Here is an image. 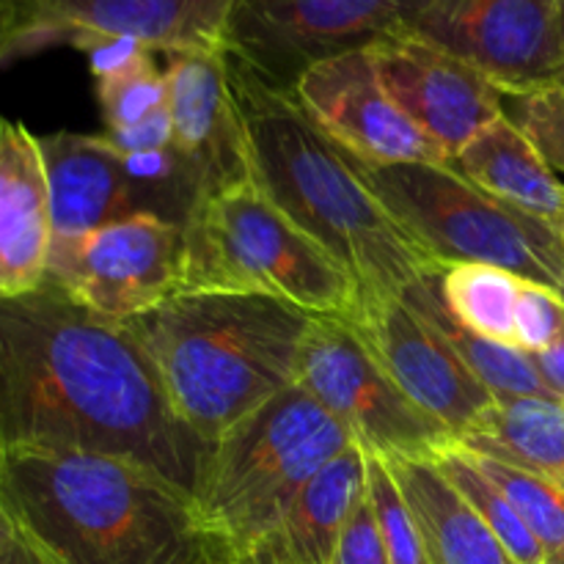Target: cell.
<instances>
[{
    "label": "cell",
    "instance_id": "1",
    "mask_svg": "<svg viewBox=\"0 0 564 564\" xmlns=\"http://www.w3.org/2000/svg\"><path fill=\"white\" fill-rule=\"evenodd\" d=\"M121 457L196 496L213 446L180 419L127 323L44 284L0 297V452Z\"/></svg>",
    "mask_w": 564,
    "mask_h": 564
},
{
    "label": "cell",
    "instance_id": "2",
    "mask_svg": "<svg viewBox=\"0 0 564 564\" xmlns=\"http://www.w3.org/2000/svg\"><path fill=\"white\" fill-rule=\"evenodd\" d=\"M0 507L42 564H226L191 496L121 457L0 452Z\"/></svg>",
    "mask_w": 564,
    "mask_h": 564
},
{
    "label": "cell",
    "instance_id": "3",
    "mask_svg": "<svg viewBox=\"0 0 564 564\" xmlns=\"http://www.w3.org/2000/svg\"><path fill=\"white\" fill-rule=\"evenodd\" d=\"M226 61L253 185L350 273L361 297H400L438 270L375 196L361 163L292 94L270 88L229 55Z\"/></svg>",
    "mask_w": 564,
    "mask_h": 564
},
{
    "label": "cell",
    "instance_id": "4",
    "mask_svg": "<svg viewBox=\"0 0 564 564\" xmlns=\"http://www.w3.org/2000/svg\"><path fill=\"white\" fill-rule=\"evenodd\" d=\"M314 314L231 292H180L127 323L152 358L171 405L209 446L295 386Z\"/></svg>",
    "mask_w": 564,
    "mask_h": 564
},
{
    "label": "cell",
    "instance_id": "5",
    "mask_svg": "<svg viewBox=\"0 0 564 564\" xmlns=\"http://www.w3.org/2000/svg\"><path fill=\"white\" fill-rule=\"evenodd\" d=\"M350 446V433L297 383L220 435L193 507L226 564L259 543L303 488Z\"/></svg>",
    "mask_w": 564,
    "mask_h": 564
},
{
    "label": "cell",
    "instance_id": "6",
    "mask_svg": "<svg viewBox=\"0 0 564 564\" xmlns=\"http://www.w3.org/2000/svg\"><path fill=\"white\" fill-rule=\"evenodd\" d=\"M180 292L262 295L314 317L356 312V281L251 182L207 196L185 224Z\"/></svg>",
    "mask_w": 564,
    "mask_h": 564
},
{
    "label": "cell",
    "instance_id": "7",
    "mask_svg": "<svg viewBox=\"0 0 564 564\" xmlns=\"http://www.w3.org/2000/svg\"><path fill=\"white\" fill-rule=\"evenodd\" d=\"M361 171L375 196L438 268L494 264L529 284L560 290L564 248L554 224L490 196L449 163H361Z\"/></svg>",
    "mask_w": 564,
    "mask_h": 564
},
{
    "label": "cell",
    "instance_id": "8",
    "mask_svg": "<svg viewBox=\"0 0 564 564\" xmlns=\"http://www.w3.org/2000/svg\"><path fill=\"white\" fill-rule=\"evenodd\" d=\"M424 0H231L224 25L229 58L275 91L339 55L408 33Z\"/></svg>",
    "mask_w": 564,
    "mask_h": 564
},
{
    "label": "cell",
    "instance_id": "9",
    "mask_svg": "<svg viewBox=\"0 0 564 564\" xmlns=\"http://www.w3.org/2000/svg\"><path fill=\"white\" fill-rule=\"evenodd\" d=\"M297 386L314 397L352 444L383 460H435L457 441L424 413L369 352L347 317H314L297 364Z\"/></svg>",
    "mask_w": 564,
    "mask_h": 564
},
{
    "label": "cell",
    "instance_id": "10",
    "mask_svg": "<svg viewBox=\"0 0 564 564\" xmlns=\"http://www.w3.org/2000/svg\"><path fill=\"white\" fill-rule=\"evenodd\" d=\"M185 229L132 215L75 237H53L44 284L113 323L143 317L180 295Z\"/></svg>",
    "mask_w": 564,
    "mask_h": 564
},
{
    "label": "cell",
    "instance_id": "11",
    "mask_svg": "<svg viewBox=\"0 0 564 564\" xmlns=\"http://www.w3.org/2000/svg\"><path fill=\"white\" fill-rule=\"evenodd\" d=\"M411 33L471 64L505 97L564 86V0H424Z\"/></svg>",
    "mask_w": 564,
    "mask_h": 564
},
{
    "label": "cell",
    "instance_id": "12",
    "mask_svg": "<svg viewBox=\"0 0 564 564\" xmlns=\"http://www.w3.org/2000/svg\"><path fill=\"white\" fill-rule=\"evenodd\" d=\"M11 58L127 39L152 53L224 47L231 0H9Z\"/></svg>",
    "mask_w": 564,
    "mask_h": 564
},
{
    "label": "cell",
    "instance_id": "13",
    "mask_svg": "<svg viewBox=\"0 0 564 564\" xmlns=\"http://www.w3.org/2000/svg\"><path fill=\"white\" fill-rule=\"evenodd\" d=\"M53 237H75L132 215L180 224V193L149 158H127L105 135H39Z\"/></svg>",
    "mask_w": 564,
    "mask_h": 564
},
{
    "label": "cell",
    "instance_id": "14",
    "mask_svg": "<svg viewBox=\"0 0 564 564\" xmlns=\"http://www.w3.org/2000/svg\"><path fill=\"white\" fill-rule=\"evenodd\" d=\"M292 97L330 141L361 163H449L444 149L386 91L372 50L317 64L297 80Z\"/></svg>",
    "mask_w": 564,
    "mask_h": 564
},
{
    "label": "cell",
    "instance_id": "15",
    "mask_svg": "<svg viewBox=\"0 0 564 564\" xmlns=\"http://www.w3.org/2000/svg\"><path fill=\"white\" fill-rule=\"evenodd\" d=\"M347 319L394 383L457 438L499 402L449 341L402 297H358Z\"/></svg>",
    "mask_w": 564,
    "mask_h": 564
},
{
    "label": "cell",
    "instance_id": "16",
    "mask_svg": "<svg viewBox=\"0 0 564 564\" xmlns=\"http://www.w3.org/2000/svg\"><path fill=\"white\" fill-rule=\"evenodd\" d=\"M372 50L380 83L452 160L477 132L505 116V94L494 80L438 44L400 33Z\"/></svg>",
    "mask_w": 564,
    "mask_h": 564
},
{
    "label": "cell",
    "instance_id": "17",
    "mask_svg": "<svg viewBox=\"0 0 564 564\" xmlns=\"http://www.w3.org/2000/svg\"><path fill=\"white\" fill-rule=\"evenodd\" d=\"M171 147L202 185L204 198L251 182L229 61L218 50L165 53Z\"/></svg>",
    "mask_w": 564,
    "mask_h": 564
},
{
    "label": "cell",
    "instance_id": "18",
    "mask_svg": "<svg viewBox=\"0 0 564 564\" xmlns=\"http://www.w3.org/2000/svg\"><path fill=\"white\" fill-rule=\"evenodd\" d=\"M53 248V213L39 135L0 119V297L42 286Z\"/></svg>",
    "mask_w": 564,
    "mask_h": 564
},
{
    "label": "cell",
    "instance_id": "19",
    "mask_svg": "<svg viewBox=\"0 0 564 564\" xmlns=\"http://www.w3.org/2000/svg\"><path fill=\"white\" fill-rule=\"evenodd\" d=\"M86 53L97 80L105 138L127 158L169 152V83L152 50L116 39L94 44Z\"/></svg>",
    "mask_w": 564,
    "mask_h": 564
},
{
    "label": "cell",
    "instance_id": "20",
    "mask_svg": "<svg viewBox=\"0 0 564 564\" xmlns=\"http://www.w3.org/2000/svg\"><path fill=\"white\" fill-rule=\"evenodd\" d=\"M367 455L352 444L328 463L279 523L235 564H334L341 532L364 499Z\"/></svg>",
    "mask_w": 564,
    "mask_h": 564
},
{
    "label": "cell",
    "instance_id": "21",
    "mask_svg": "<svg viewBox=\"0 0 564 564\" xmlns=\"http://www.w3.org/2000/svg\"><path fill=\"white\" fill-rule=\"evenodd\" d=\"M468 182L490 196L560 226L564 220V185L532 141L507 116L471 138L452 160Z\"/></svg>",
    "mask_w": 564,
    "mask_h": 564
},
{
    "label": "cell",
    "instance_id": "22",
    "mask_svg": "<svg viewBox=\"0 0 564 564\" xmlns=\"http://www.w3.org/2000/svg\"><path fill=\"white\" fill-rule=\"evenodd\" d=\"M391 477L419 523L433 564H518L435 460L394 457Z\"/></svg>",
    "mask_w": 564,
    "mask_h": 564
},
{
    "label": "cell",
    "instance_id": "23",
    "mask_svg": "<svg viewBox=\"0 0 564 564\" xmlns=\"http://www.w3.org/2000/svg\"><path fill=\"white\" fill-rule=\"evenodd\" d=\"M441 268L427 273L424 279H419L416 284L408 286L402 292V301L413 308L416 314H422L446 341H449L452 350L463 358L468 369L488 386L490 394L499 402L507 400H551L560 402L549 391V386L540 378L538 367H534L532 356L518 347L499 345V341H490L485 336L468 330L455 314L449 312V306L444 303L441 295Z\"/></svg>",
    "mask_w": 564,
    "mask_h": 564
},
{
    "label": "cell",
    "instance_id": "24",
    "mask_svg": "<svg viewBox=\"0 0 564 564\" xmlns=\"http://www.w3.org/2000/svg\"><path fill=\"white\" fill-rule=\"evenodd\" d=\"M466 449L527 468L564 490V405L551 400H507L479 416L457 438Z\"/></svg>",
    "mask_w": 564,
    "mask_h": 564
},
{
    "label": "cell",
    "instance_id": "25",
    "mask_svg": "<svg viewBox=\"0 0 564 564\" xmlns=\"http://www.w3.org/2000/svg\"><path fill=\"white\" fill-rule=\"evenodd\" d=\"M438 279L444 303L468 330L518 347V314L529 281L477 262L441 268Z\"/></svg>",
    "mask_w": 564,
    "mask_h": 564
},
{
    "label": "cell",
    "instance_id": "26",
    "mask_svg": "<svg viewBox=\"0 0 564 564\" xmlns=\"http://www.w3.org/2000/svg\"><path fill=\"white\" fill-rule=\"evenodd\" d=\"M435 466L444 471V477L455 485L457 494L471 505V510L477 512L485 521V527L499 538V543L505 545L507 554L512 556L518 564H545L543 549H540L538 540L532 538V532L527 529V523L518 518V512L512 510V505L507 501V496L496 488L488 479V474L477 466L471 452L463 444H452L435 457Z\"/></svg>",
    "mask_w": 564,
    "mask_h": 564
},
{
    "label": "cell",
    "instance_id": "27",
    "mask_svg": "<svg viewBox=\"0 0 564 564\" xmlns=\"http://www.w3.org/2000/svg\"><path fill=\"white\" fill-rule=\"evenodd\" d=\"M471 452V449H468ZM490 482L507 496L551 564H564V490L527 468L471 452Z\"/></svg>",
    "mask_w": 564,
    "mask_h": 564
},
{
    "label": "cell",
    "instance_id": "28",
    "mask_svg": "<svg viewBox=\"0 0 564 564\" xmlns=\"http://www.w3.org/2000/svg\"><path fill=\"white\" fill-rule=\"evenodd\" d=\"M367 455V452H364ZM380 540L391 564H433L424 545L419 523L402 496L400 485L391 477L389 463L378 455H367V485H364Z\"/></svg>",
    "mask_w": 564,
    "mask_h": 564
},
{
    "label": "cell",
    "instance_id": "29",
    "mask_svg": "<svg viewBox=\"0 0 564 564\" xmlns=\"http://www.w3.org/2000/svg\"><path fill=\"white\" fill-rule=\"evenodd\" d=\"M505 116L521 127L551 169L564 174V86L505 97Z\"/></svg>",
    "mask_w": 564,
    "mask_h": 564
},
{
    "label": "cell",
    "instance_id": "30",
    "mask_svg": "<svg viewBox=\"0 0 564 564\" xmlns=\"http://www.w3.org/2000/svg\"><path fill=\"white\" fill-rule=\"evenodd\" d=\"M564 323V303L560 292L527 284L518 314V350L540 352L556 339Z\"/></svg>",
    "mask_w": 564,
    "mask_h": 564
},
{
    "label": "cell",
    "instance_id": "31",
    "mask_svg": "<svg viewBox=\"0 0 564 564\" xmlns=\"http://www.w3.org/2000/svg\"><path fill=\"white\" fill-rule=\"evenodd\" d=\"M334 564H391L389 554H386L383 549V540H380L378 523H375L372 507H369L367 496L358 501L350 521H347L345 532H341Z\"/></svg>",
    "mask_w": 564,
    "mask_h": 564
},
{
    "label": "cell",
    "instance_id": "32",
    "mask_svg": "<svg viewBox=\"0 0 564 564\" xmlns=\"http://www.w3.org/2000/svg\"><path fill=\"white\" fill-rule=\"evenodd\" d=\"M532 361L534 367H538L543 383L549 386L551 394L564 405V323L560 334H556V339L551 341L545 350L532 352Z\"/></svg>",
    "mask_w": 564,
    "mask_h": 564
},
{
    "label": "cell",
    "instance_id": "33",
    "mask_svg": "<svg viewBox=\"0 0 564 564\" xmlns=\"http://www.w3.org/2000/svg\"><path fill=\"white\" fill-rule=\"evenodd\" d=\"M0 564H42V560H39V556L33 554V551L28 549L20 538H14L11 540L9 549L0 554Z\"/></svg>",
    "mask_w": 564,
    "mask_h": 564
},
{
    "label": "cell",
    "instance_id": "34",
    "mask_svg": "<svg viewBox=\"0 0 564 564\" xmlns=\"http://www.w3.org/2000/svg\"><path fill=\"white\" fill-rule=\"evenodd\" d=\"M11 61V6L0 0V66Z\"/></svg>",
    "mask_w": 564,
    "mask_h": 564
},
{
    "label": "cell",
    "instance_id": "35",
    "mask_svg": "<svg viewBox=\"0 0 564 564\" xmlns=\"http://www.w3.org/2000/svg\"><path fill=\"white\" fill-rule=\"evenodd\" d=\"M14 538H17L14 527H11L9 516H6V512H3V507H0V554H3V551L9 549V545H11V540H14Z\"/></svg>",
    "mask_w": 564,
    "mask_h": 564
},
{
    "label": "cell",
    "instance_id": "36",
    "mask_svg": "<svg viewBox=\"0 0 564 564\" xmlns=\"http://www.w3.org/2000/svg\"><path fill=\"white\" fill-rule=\"evenodd\" d=\"M556 229H560V237H562V248H564V220L560 226H556Z\"/></svg>",
    "mask_w": 564,
    "mask_h": 564
},
{
    "label": "cell",
    "instance_id": "37",
    "mask_svg": "<svg viewBox=\"0 0 564 564\" xmlns=\"http://www.w3.org/2000/svg\"><path fill=\"white\" fill-rule=\"evenodd\" d=\"M556 292H560V297H562V303H564V281H562V284H560V290H556Z\"/></svg>",
    "mask_w": 564,
    "mask_h": 564
}]
</instances>
